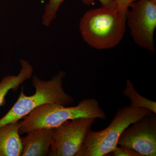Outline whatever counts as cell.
Returning a JSON list of instances; mask_svg holds the SVG:
<instances>
[{
	"instance_id": "6",
	"label": "cell",
	"mask_w": 156,
	"mask_h": 156,
	"mask_svg": "<svg viewBox=\"0 0 156 156\" xmlns=\"http://www.w3.org/2000/svg\"><path fill=\"white\" fill-rule=\"evenodd\" d=\"M95 120L91 118H76L66 121L54 128L48 155L76 156Z\"/></svg>"
},
{
	"instance_id": "3",
	"label": "cell",
	"mask_w": 156,
	"mask_h": 156,
	"mask_svg": "<svg viewBox=\"0 0 156 156\" xmlns=\"http://www.w3.org/2000/svg\"><path fill=\"white\" fill-rule=\"evenodd\" d=\"M66 76L59 71L50 80H41L36 76H33L32 84L35 93L31 96L24 94L22 87L16 103L5 115L0 119V127L10 122H18L37 107L45 103H57L66 106L73 103V99L65 92L62 80Z\"/></svg>"
},
{
	"instance_id": "16",
	"label": "cell",
	"mask_w": 156,
	"mask_h": 156,
	"mask_svg": "<svg viewBox=\"0 0 156 156\" xmlns=\"http://www.w3.org/2000/svg\"><path fill=\"white\" fill-rule=\"evenodd\" d=\"M152 1H154V2H156V0H152Z\"/></svg>"
},
{
	"instance_id": "11",
	"label": "cell",
	"mask_w": 156,
	"mask_h": 156,
	"mask_svg": "<svg viewBox=\"0 0 156 156\" xmlns=\"http://www.w3.org/2000/svg\"><path fill=\"white\" fill-rule=\"evenodd\" d=\"M123 94L128 97L131 101L130 106L133 108H145L156 114V102L149 100L140 95L134 88L133 83L130 80L126 82V88Z\"/></svg>"
},
{
	"instance_id": "10",
	"label": "cell",
	"mask_w": 156,
	"mask_h": 156,
	"mask_svg": "<svg viewBox=\"0 0 156 156\" xmlns=\"http://www.w3.org/2000/svg\"><path fill=\"white\" fill-rule=\"evenodd\" d=\"M21 69L17 76L8 75L0 82V107L5 103V97L9 90H16L23 82L32 77L33 68L27 60L20 59Z\"/></svg>"
},
{
	"instance_id": "8",
	"label": "cell",
	"mask_w": 156,
	"mask_h": 156,
	"mask_svg": "<svg viewBox=\"0 0 156 156\" xmlns=\"http://www.w3.org/2000/svg\"><path fill=\"white\" fill-rule=\"evenodd\" d=\"M54 128H41L29 131L21 138L22 156H44L48 154L53 140Z\"/></svg>"
},
{
	"instance_id": "7",
	"label": "cell",
	"mask_w": 156,
	"mask_h": 156,
	"mask_svg": "<svg viewBox=\"0 0 156 156\" xmlns=\"http://www.w3.org/2000/svg\"><path fill=\"white\" fill-rule=\"evenodd\" d=\"M131 126L121 134L118 144L142 156H156V114L152 113Z\"/></svg>"
},
{
	"instance_id": "14",
	"label": "cell",
	"mask_w": 156,
	"mask_h": 156,
	"mask_svg": "<svg viewBox=\"0 0 156 156\" xmlns=\"http://www.w3.org/2000/svg\"><path fill=\"white\" fill-rule=\"evenodd\" d=\"M112 152L114 156H142L134 150L122 146L117 147Z\"/></svg>"
},
{
	"instance_id": "15",
	"label": "cell",
	"mask_w": 156,
	"mask_h": 156,
	"mask_svg": "<svg viewBox=\"0 0 156 156\" xmlns=\"http://www.w3.org/2000/svg\"><path fill=\"white\" fill-rule=\"evenodd\" d=\"M100 2L101 7L116 10V6L113 0H98ZM81 2L86 5H90L94 4L95 0H81Z\"/></svg>"
},
{
	"instance_id": "9",
	"label": "cell",
	"mask_w": 156,
	"mask_h": 156,
	"mask_svg": "<svg viewBox=\"0 0 156 156\" xmlns=\"http://www.w3.org/2000/svg\"><path fill=\"white\" fill-rule=\"evenodd\" d=\"M19 127L18 122L9 123L0 127V156H21L23 144Z\"/></svg>"
},
{
	"instance_id": "5",
	"label": "cell",
	"mask_w": 156,
	"mask_h": 156,
	"mask_svg": "<svg viewBox=\"0 0 156 156\" xmlns=\"http://www.w3.org/2000/svg\"><path fill=\"white\" fill-rule=\"evenodd\" d=\"M126 15V23L136 44L154 53L156 28V2L137 0L130 7Z\"/></svg>"
},
{
	"instance_id": "1",
	"label": "cell",
	"mask_w": 156,
	"mask_h": 156,
	"mask_svg": "<svg viewBox=\"0 0 156 156\" xmlns=\"http://www.w3.org/2000/svg\"><path fill=\"white\" fill-rule=\"evenodd\" d=\"M126 18L116 10L101 7L87 11L80 22L85 42L97 50H108L120 44L126 33Z\"/></svg>"
},
{
	"instance_id": "4",
	"label": "cell",
	"mask_w": 156,
	"mask_h": 156,
	"mask_svg": "<svg viewBox=\"0 0 156 156\" xmlns=\"http://www.w3.org/2000/svg\"><path fill=\"white\" fill-rule=\"evenodd\" d=\"M152 112L145 108L130 106L119 108L110 124L99 131L87 132L80 150L76 156H104L112 152L126 128Z\"/></svg>"
},
{
	"instance_id": "12",
	"label": "cell",
	"mask_w": 156,
	"mask_h": 156,
	"mask_svg": "<svg viewBox=\"0 0 156 156\" xmlns=\"http://www.w3.org/2000/svg\"><path fill=\"white\" fill-rule=\"evenodd\" d=\"M65 0H49L45 5L44 13L42 17V22L45 26H49L56 18L57 11Z\"/></svg>"
},
{
	"instance_id": "2",
	"label": "cell",
	"mask_w": 156,
	"mask_h": 156,
	"mask_svg": "<svg viewBox=\"0 0 156 156\" xmlns=\"http://www.w3.org/2000/svg\"><path fill=\"white\" fill-rule=\"evenodd\" d=\"M91 118L105 120L106 116L98 101L86 98L76 106L66 107L57 103H45L32 111L19 122L20 134L41 128H54L68 120Z\"/></svg>"
},
{
	"instance_id": "13",
	"label": "cell",
	"mask_w": 156,
	"mask_h": 156,
	"mask_svg": "<svg viewBox=\"0 0 156 156\" xmlns=\"http://www.w3.org/2000/svg\"><path fill=\"white\" fill-rule=\"evenodd\" d=\"M116 6L117 11L122 16L126 17L132 4L137 0H113Z\"/></svg>"
}]
</instances>
